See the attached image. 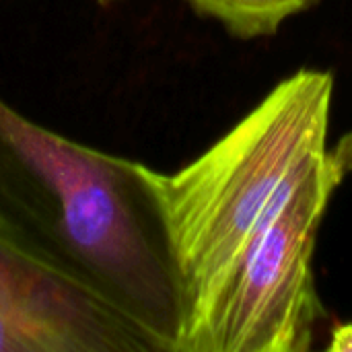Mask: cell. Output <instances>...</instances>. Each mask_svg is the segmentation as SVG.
<instances>
[{
	"label": "cell",
	"mask_w": 352,
	"mask_h": 352,
	"mask_svg": "<svg viewBox=\"0 0 352 352\" xmlns=\"http://www.w3.org/2000/svg\"><path fill=\"white\" fill-rule=\"evenodd\" d=\"M153 351L89 293L0 235V352Z\"/></svg>",
	"instance_id": "4"
},
{
	"label": "cell",
	"mask_w": 352,
	"mask_h": 352,
	"mask_svg": "<svg viewBox=\"0 0 352 352\" xmlns=\"http://www.w3.org/2000/svg\"><path fill=\"white\" fill-rule=\"evenodd\" d=\"M243 39L274 35L278 27L318 0H186Z\"/></svg>",
	"instance_id": "5"
},
{
	"label": "cell",
	"mask_w": 352,
	"mask_h": 352,
	"mask_svg": "<svg viewBox=\"0 0 352 352\" xmlns=\"http://www.w3.org/2000/svg\"><path fill=\"white\" fill-rule=\"evenodd\" d=\"M332 97V72L297 70L198 159L159 171L190 328L278 194L328 146Z\"/></svg>",
	"instance_id": "2"
},
{
	"label": "cell",
	"mask_w": 352,
	"mask_h": 352,
	"mask_svg": "<svg viewBox=\"0 0 352 352\" xmlns=\"http://www.w3.org/2000/svg\"><path fill=\"white\" fill-rule=\"evenodd\" d=\"M330 352H352V322L340 324L330 334Z\"/></svg>",
	"instance_id": "6"
},
{
	"label": "cell",
	"mask_w": 352,
	"mask_h": 352,
	"mask_svg": "<svg viewBox=\"0 0 352 352\" xmlns=\"http://www.w3.org/2000/svg\"><path fill=\"white\" fill-rule=\"evenodd\" d=\"M352 171V132L274 200L196 316L184 352H303L324 318L314 280L318 231Z\"/></svg>",
	"instance_id": "3"
},
{
	"label": "cell",
	"mask_w": 352,
	"mask_h": 352,
	"mask_svg": "<svg viewBox=\"0 0 352 352\" xmlns=\"http://www.w3.org/2000/svg\"><path fill=\"white\" fill-rule=\"evenodd\" d=\"M113 2H120V0H99V4L107 6V4H113Z\"/></svg>",
	"instance_id": "7"
},
{
	"label": "cell",
	"mask_w": 352,
	"mask_h": 352,
	"mask_svg": "<svg viewBox=\"0 0 352 352\" xmlns=\"http://www.w3.org/2000/svg\"><path fill=\"white\" fill-rule=\"evenodd\" d=\"M0 235L155 352L186 351L192 303L159 171L56 134L2 97Z\"/></svg>",
	"instance_id": "1"
}]
</instances>
